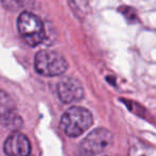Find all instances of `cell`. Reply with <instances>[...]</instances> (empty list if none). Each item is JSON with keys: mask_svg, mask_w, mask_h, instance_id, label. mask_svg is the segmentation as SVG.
<instances>
[{"mask_svg": "<svg viewBox=\"0 0 156 156\" xmlns=\"http://www.w3.org/2000/svg\"><path fill=\"white\" fill-rule=\"evenodd\" d=\"M112 142V134L106 128H98L87 135L81 142V149L88 154H98L106 150Z\"/></svg>", "mask_w": 156, "mask_h": 156, "instance_id": "obj_5", "label": "cell"}, {"mask_svg": "<svg viewBox=\"0 0 156 156\" xmlns=\"http://www.w3.org/2000/svg\"><path fill=\"white\" fill-rule=\"evenodd\" d=\"M0 123L10 129L22 127L23 120L17 112L15 103L10 95L0 89Z\"/></svg>", "mask_w": 156, "mask_h": 156, "instance_id": "obj_4", "label": "cell"}, {"mask_svg": "<svg viewBox=\"0 0 156 156\" xmlns=\"http://www.w3.org/2000/svg\"><path fill=\"white\" fill-rule=\"evenodd\" d=\"M0 2L5 9L10 11H17V10L29 5L32 0H0Z\"/></svg>", "mask_w": 156, "mask_h": 156, "instance_id": "obj_8", "label": "cell"}, {"mask_svg": "<svg viewBox=\"0 0 156 156\" xmlns=\"http://www.w3.org/2000/svg\"><path fill=\"white\" fill-rule=\"evenodd\" d=\"M67 62L62 55L56 51L41 50L34 58V69L43 76H59L67 69Z\"/></svg>", "mask_w": 156, "mask_h": 156, "instance_id": "obj_3", "label": "cell"}, {"mask_svg": "<svg viewBox=\"0 0 156 156\" xmlns=\"http://www.w3.org/2000/svg\"><path fill=\"white\" fill-rule=\"evenodd\" d=\"M74 1H75V2H77V5H78V1L80 2V0H74Z\"/></svg>", "mask_w": 156, "mask_h": 156, "instance_id": "obj_9", "label": "cell"}, {"mask_svg": "<svg viewBox=\"0 0 156 156\" xmlns=\"http://www.w3.org/2000/svg\"><path fill=\"white\" fill-rule=\"evenodd\" d=\"M93 124V117L88 109L80 106H73L63 113L60 127L69 137H78L89 129Z\"/></svg>", "mask_w": 156, "mask_h": 156, "instance_id": "obj_1", "label": "cell"}, {"mask_svg": "<svg viewBox=\"0 0 156 156\" xmlns=\"http://www.w3.org/2000/svg\"><path fill=\"white\" fill-rule=\"evenodd\" d=\"M57 92L60 101L64 104H72L83 98V88L80 81L73 77L61 79L57 86Z\"/></svg>", "mask_w": 156, "mask_h": 156, "instance_id": "obj_6", "label": "cell"}, {"mask_svg": "<svg viewBox=\"0 0 156 156\" xmlns=\"http://www.w3.org/2000/svg\"><path fill=\"white\" fill-rule=\"evenodd\" d=\"M3 150L8 156H28L31 151L30 141L24 134L14 132L7 138Z\"/></svg>", "mask_w": 156, "mask_h": 156, "instance_id": "obj_7", "label": "cell"}, {"mask_svg": "<svg viewBox=\"0 0 156 156\" xmlns=\"http://www.w3.org/2000/svg\"><path fill=\"white\" fill-rule=\"evenodd\" d=\"M18 32L24 41L30 46H37L45 37V30L42 20L30 12H23L17 20Z\"/></svg>", "mask_w": 156, "mask_h": 156, "instance_id": "obj_2", "label": "cell"}]
</instances>
